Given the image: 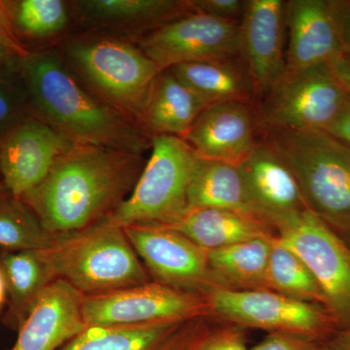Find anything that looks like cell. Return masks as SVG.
<instances>
[{"label":"cell","mask_w":350,"mask_h":350,"mask_svg":"<svg viewBox=\"0 0 350 350\" xmlns=\"http://www.w3.org/2000/svg\"><path fill=\"white\" fill-rule=\"evenodd\" d=\"M0 268L9 297L7 322L19 329L39 295L56 278L41 250L5 251L0 255Z\"/></svg>","instance_id":"23"},{"label":"cell","mask_w":350,"mask_h":350,"mask_svg":"<svg viewBox=\"0 0 350 350\" xmlns=\"http://www.w3.org/2000/svg\"><path fill=\"white\" fill-rule=\"evenodd\" d=\"M239 167L255 211L273 229L280 219L306 208L293 174L266 144H257Z\"/></svg>","instance_id":"18"},{"label":"cell","mask_w":350,"mask_h":350,"mask_svg":"<svg viewBox=\"0 0 350 350\" xmlns=\"http://www.w3.org/2000/svg\"><path fill=\"white\" fill-rule=\"evenodd\" d=\"M14 21L32 38H46L61 31L68 23V11L61 0H22L14 2Z\"/></svg>","instance_id":"29"},{"label":"cell","mask_w":350,"mask_h":350,"mask_svg":"<svg viewBox=\"0 0 350 350\" xmlns=\"http://www.w3.org/2000/svg\"><path fill=\"white\" fill-rule=\"evenodd\" d=\"M202 294L213 317L241 328L298 336L325 344L340 332L323 306L295 300L271 290L237 291L211 286Z\"/></svg>","instance_id":"6"},{"label":"cell","mask_w":350,"mask_h":350,"mask_svg":"<svg viewBox=\"0 0 350 350\" xmlns=\"http://www.w3.org/2000/svg\"><path fill=\"white\" fill-rule=\"evenodd\" d=\"M327 350H350V329L338 332L332 340L326 342Z\"/></svg>","instance_id":"40"},{"label":"cell","mask_w":350,"mask_h":350,"mask_svg":"<svg viewBox=\"0 0 350 350\" xmlns=\"http://www.w3.org/2000/svg\"><path fill=\"white\" fill-rule=\"evenodd\" d=\"M7 296V289L5 278H4L3 273H2L1 268H0V310H1L2 306L5 301Z\"/></svg>","instance_id":"42"},{"label":"cell","mask_w":350,"mask_h":350,"mask_svg":"<svg viewBox=\"0 0 350 350\" xmlns=\"http://www.w3.org/2000/svg\"><path fill=\"white\" fill-rule=\"evenodd\" d=\"M325 131L350 147V94L344 108L340 110Z\"/></svg>","instance_id":"37"},{"label":"cell","mask_w":350,"mask_h":350,"mask_svg":"<svg viewBox=\"0 0 350 350\" xmlns=\"http://www.w3.org/2000/svg\"><path fill=\"white\" fill-rule=\"evenodd\" d=\"M332 17L342 44V52L350 54V1L329 0Z\"/></svg>","instance_id":"36"},{"label":"cell","mask_w":350,"mask_h":350,"mask_svg":"<svg viewBox=\"0 0 350 350\" xmlns=\"http://www.w3.org/2000/svg\"><path fill=\"white\" fill-rule=\"evenodd\" d=\"M202 208L227 209L262 219L251 202L239 167L200 158L189 186L188 211Z\"/></svg>","instance_id":"22"},{"label":"cell","mask_w":350,"mask_h":350,"mask_svg":"<svg viewBox=\"0 0 350 350\" xmlns=\"http://www.w3.org/2000/svg\"><path fill=\"white\" fill-rule=\"evenodd\" d=\"M25 202L12 196L0 202V246L6 251L44 250L56 241Z\"/></svg>","instance_id":"28"},{"label":"cell","mask_w":350,"mask_h":350,"mask_svg":"<svg viewBox=\"0 0 350 350\" xmlns=\"http://www.w3.org/2000/svg\"><path fill=\"white\" fill-rule=\"evenodd\" d=\"M200 159L183 138L156 135L135 188L108 219L121 227L179 220L187 213L189 186Z\"/></svg>","instance_id":"5"},{"label":"cell","mask_w":350,"mask_h":350,"mask_svg":"<svg viewBox=\"0 0 350 350\" xmlns=\"http://www.w3.org/2000/svg\"><path fill=\"white\" fill-rule=\"evenodd\" d=\"M230 61L181 64L170 69L206 107L229 101L248 103L250 94L254 93L250 76Z\"/></svg>","instance_id":"24"},{"label":"cell","mask_w":350,"mask_h":350,"mask_svg":"<svg viewBox=\"0 0 350 350\" xmlns=\"http://www.w3.org/2000/svg\"><path fill=\"white\" fill-rule=\"evenodd\" d=\"M286 71L329 64L342 53L329 0L286 2Z\"/></svg>","instance_id":"17"},{"label":"cell","mask_w":350,"mask_h":350,"mask_svg":"<svg viewBox=\"0 0 350 350\" xmlns=\"http://www.w3.org/2000/svg\"><path fill=\"white\" fill-rule=\"evenodd\" d=\"M194 12L206 14L229 21L238 22L239 18H243L246 1L241 0H196L190 1Z\"/></svg>","instance_id":"34"},{"label":"cell","mask_w":350,"mask_h":350,"mask_svg":"<svg viewBox=\"0 0 350 350\" xmlns=\"http://www.w3.org/2000/svg\"><path fill=\"white\" fill-rule=\"evenodd\" d=\"M184 324L86 326L59 350H162Z\"/></svg>","instance_id":"25"},{"label":"cell","mask_w":350,"mask_h":350,"mask_svg":"<svg viewBox=\"0 0 350 350\" xmlns=\"http://www.w3.org/2000/svg\"><path fill=\"white\" fill-rule=\"evenodd\" d=\"M195 350H248L245 329L232 324L216 328L209 326Z\"/></svg>","instance_id":"31"},{"label":"cell","mask_w":350,"mask_h":350,"mask_svg":"<svg viewBox=\"0 0 350 350\" xmlns=\"http://www.w3.org/2000/svg\"><path fill=\"white\" fill-rule=\"evenodd\" d=\"M88 17L103 24L156 29L193 11L190 1L88 0L79 2Z\"/></svg>","instance_id":"26"},{"label":"cell","mask_w":350,"mask_h":350,"mask_svg":"<svg viewBox=\"0 0 350 350\" xmlns=\"http://www.w3.org/2000/svg\"><path fill=\"white\" fill-rule=\"evenodd\" d=\"M275 237L207 251L213 286L237 291L269 290L268 265Z\"/></svg>","instance_id":"20"},{"label":"cell","mask_w":350,"mask_h":350,"mask_svg":"<svg viewBox=\"0 0 350 350\" xmlns=\"http://www.w3.org/2000/svg\"><path fill=\"white\" fill-rule=\"evenodd\" d=\"M86 326H138L187 323L213 317L206 297L150 282L109 293L84 296Z\"/></svg>","instance_id":"8"},{"label":"cell","mask_w":350,"mask_h":350,"mask_svg":"<svg viewBox=\"0 0 350 350\" xmlns=\"http://www.w3.org/2000/svg\"><path fill=\"white\" fill-rule=\"evenodd\" d=\"M20 59L8 48L0 44V75H13L14 68L18 66Z\"/></svg>","instance_id":"39"},{"label":"cell","mask_w":350,"mask_h":350,"mask_svg":"<svg viewBox=\"0 0 350 350\" xmlns=\"http://www.w3.org/2000/svg\"><path fill=\"white\" fill-rule=\"evenodd\" d=\"M333 229L350 246V217L345 220L344 222L340 223V224L334 227Z\"/></svg>","instance_id":"41"},{"label":"cell","mask_w":350,"mask_h":350,"mask_svg":"<svg viewBox=\"0 0 350 350\" xmlns=\"http://www.w3.org/2000/svg\"><path fill=\"white\" fill-rule=\"evenodd\" d=\"M140 50L161 71L177 64L230 61L239 55V23L191 12L154 29Z\"/></svg>","instance_id":"11"},{"label":"cell","mask_w":350,"mask_h":350,"mask_svg":"<svg viewBox=\"0 0 350 350\" xmlns=\"http://www.w3.org/2000/svg\"><path fill=\"white\" fill-rule=\"evenodd\" d=\"M123 228L154 282L200 294L213 286L207 250L184 234L158 224Z\"/></svg>","instance_id":"12"},{"label":"cell","mask_w":350,"mask_h":350,"mask_svg":"<svg viewBox=\"0 0 350 350\" xmlns=\"http://www.w3.org/2000/svg\"><path fill=\"white\" fill-rule=\"evenodd\" d=\"M73 59L92 86L113 107L142 119L147 98L162 71L142 50L111 39L78 43Z\"/></svg>","instance_id":"10"},{"label":"cell","mask_w":350,"mask_h":350,"mask_svg":"<svg viewBox=\"0 0 350 350\" xmlns=\"http://www.w3.org/2000/svg\"><path fill=\"white\" fill-rule=\"evenodd\" d=\"M204 107L197 94L165 69L151 88L142 120L156 135L182 137Z\"/></svg>","instance_id":"21"},{"label":"cell","mask_w":350,"mask_h":350,"mask_svg":"<svg viewBox=\"0 0 350 350\" xmlns=\"http://www.w3.org/2000/svg\"><path fill=\"white\" fill-rule=\"evenodd\" d=\"M139 155L73 144L21 200L51 234L82 231L108 217L142 174Z\"/></svg>","instance_id":"1"},{"label":"cell","mask_w":350,"mask_h":350,"mask_svg":"<svg viewBox=\"0 0 350 350\" xmlns=\"http://www.w3.org/2000/svg\"><path fill=\"white\" fill-rule=\"evenodd\" d=\"M269 290L295 300L325 308L323 293L314 276L293 251L273 238L268 265Z\"/></svg>","instance_id":"27"},{"label":"cell","mask_w":350,"mask_h":350,"mask_svg":"<svg viewBox=\"0 0 350 350\" xmlns=\"http://www.w3.org/2000/svg\"><path fill=\"white\" fill-rule=\"evenodd\" d=\"M255 129L248 103L229 101L204 107L181 138L204 160L239 167L257 145Z\"/></svg>","instance_id":"15"},{"label":"cell","mask_w":350,"mask_h":350,"mask_svg":"<svg viewBox=\"0 0 350 350\" xmlns=\"http://www.w3.org/2000/svg\"><path fill=\"white\" fill-rule=\"evenodd\" d=\"M250 350H327L325 342L286 334H269Z\"/></svg>","instance_id":"33"},{"label":"cell","mask_w":350,"mask_h":350,"mask_svg":"<svg viewBox=\"0 0 350 350\" xmlns=\"http://www.w3.org/2000/svg\"><path fill=\"white\" fill-rule=\"evenodd\" d=\"M84 295L63 280L50 283L20 326L10 350H59L84 330Z\"/></svg>","instance_id":"16"},{"label":"cell","mask_w":350,"mask_h":350,"mask_svg":"<svg viewBox=\"0 0 350 350\" xmlns=\"http://www.w3.org/2000/svg\"><path fill=\"white\" fill-rule=\"evenodd\" d=\"M275 236L314 276L338 331L350 329V246L323 219L303 209L275 223Z\"/></svg>","instance_id":"7"},{"label":"cell","mask_w":350,"mask_h":350,"mask_svg":"<svg viewBox=\"0 0 350 350\" xmlns=\"http://www.w3.org/2000/svg\"><path fill=\"white\" fill-rule=\"evenodd\" d=\"M328 64L286 71L269 90L259 123L268 131H325L349 100Z\"/></svg>","instance_id":"9"},{"label":"cell","mask_w":350,"mask_h":350,"mask_svg":"<svg viewBox=\"0 0 350 350\" xmlns=\"http://www.w3.org/2000/svg\"><path fill=\"white\" fill-rule=\"evenodd\" d=\"M266 144L296 179L308 211L332 228L350 217V148L325 131H268Z\"/></svg>","instance_id":"4"},{"label":"cell","mask_w":350,"mask_h":350,"mask_svg":"<svg viewBox=\"0 0 350 350\" xmlns=\"http://www.w3.org/2000/svg\"><path fill=\"white\" fill-rule=\"evenodd\" d=\"M285 31L286 2L246 1L239 23V55L245 61L254 93L268 94L286 72Z\"/></svg>","instance_id":"13"},{"label":"cell","mask_w":350,"mask_h":350,"mask_svg":"<svg viewBox=\"0 0 350 350\" xmlns=\"http://www.w3.org/2000/svg\"><path fill=\"white\" fill-rule=\"evenodd\" d=\"M41 251L56 280L84 296L151 282L124 228L108 217L82 231L57 234L52 246Z\"/></svg>","instance_id":"3"},{"label":"cell","mask_w":350,"mask_h":350,"mask_svg":"<svg viewBox=\"0 0 350 350\" xmlns=\"http://www.w3.org/2000/svg\"><path fill=\"white\" fill-rule=\"evenodd\" d=\"M209 326L206 319L187 322L175 332L162 350H195L200 337Z\"/></svg>","instance_id":"35"},{"label":"cell","mask_w":350,"mask_h":350,"mask_svg":"<svg viewBox=\"0 0 350 350\" xmlns=\"http://www.w3.org/2000/svg\"><path fill=\"white\" fill-rule=\"evenodd\" d=\"M11 194L7 190L6 186L4 185L3 182H0V202L6 198L10 197Z\"/></svg>","instance_id":"43"},{"label":"cell","mask_w":350,"mask_h":350,"mask_svg":"<svg viewBox=\"0 0 350 350\" xmlns=\"http://www.w3.org/2000/svg\"><path fill=\"white\" fill-rule=\"evenodd\" d=\"M11 76L0 75V139L25 119L24 93Z\"/></svg>","instance_id":"30"},{"label":"cell","mask_w":350,"mask_h":350,"mask_svg":"<svg viewBox=\"0 0 350 350\" xmlns=\"http://www.w3.org/2000/svg\"><path fill=\"white\" fill-rule=\"evenodd\" d=\"M163 226L180 232L207 251L275 236V230L262 219L227 209H196L174 223Z\"/></svg>","instance_id":"19"},{"label":"cell","mask_w":350,"mask_h":350,"mask_svg":"<svg viewBox=\"0 0 350 350\" xmlns=\"http://www.w3.org/2000/svg\"><path fill=\"white\" fill-rule=\"evenodd\" d=\"M75 142L44 122L25 119L0 139V174L21 199L45 179L57 158Z\"/></svg>","instance_id":"14"},{"label":"cell","mask_w":350,"mask_h":350,"mask_svg":"<svg viewBox=\"0 0 350 350\" xmlns=\"http://www.w3.org/2000/svg\"><path fill=\"white\" fill-rule=\"evenodd\" d=\"M336 79L350 94V54L342 52L328 64Z\"/></svg>","instance_id":"38"},{"label":"cell","mask_w":350,"mask_h":350,"mask_svg":"<svg viewBox=\"0 0 350 350\" xmlns=\"http://www.w3.org/2000/svg\"><path fill=\"white\" fill-rule=\"evenodd\" d=\"M13 4L14 2L0 1V44L20 59H24L31 53L25 47L16 32Z\"/></svg>","instance_id":"32"},{"label":"cell","mask_w":350,"mask_h":350,"mask_svg":"<svg viewBox=\"0 0 350 350\" xmlns=\"http://www.w3.org/2000/svg\"><path fill=\"white\" fill-rule=\"evenodd\" d=\"M17 68L46 124L64 137L135 155L144 150V135L118 110L88 94L52 53H31Z\"/></svg>","instance_id":"2"}]
</instances>
